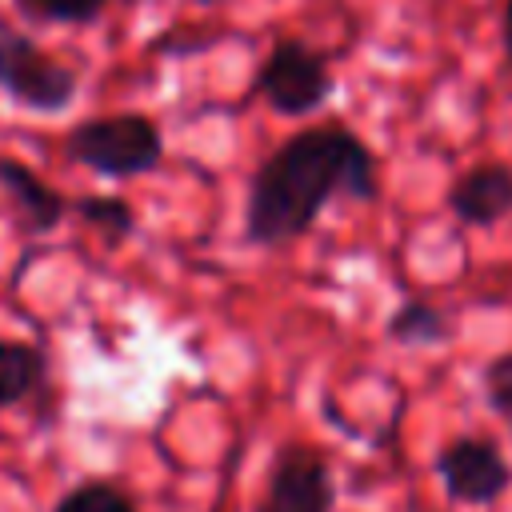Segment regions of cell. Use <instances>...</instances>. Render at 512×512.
Wrapping results in <instances>:
<instances>
[{"label": "cell", "instance_id": "obj_1", "mask_svg": "<svg viewBox=\"0 0 512 512\" xmlns=\"http://www.w3.org/2000/svg\"><path fill=\"white\" fill-rule=\"evenodd\" d=\"M376 192V152L344 120H324L300 128L260 160L248 184L244 236L252 244H284L304 236L336 196L376 200Z\"/></svg>", "mask_w": 512, "mask_h": 512}, {"label": "cell", "instance_id": "obj_2", "mask_svg": "<svg viewBox=\"0 0 512 512\" xmlns=\"http://www.w3.org/2000/svg\"><path fill=\"white\" fill-rule=\"evenodd\" d=\"M64 152L68 160L84 164L96 176L132 180L164 160V136L160 124L144 112H112V116H88L76 128H68Z\"/></svg>", "mask_w": 512, "mask_h": 512}, {"label": "cell", "instance_id": "obj_3", "mask_svg": "<svg viewBox=\"0 0 512 512\" xmlns=\"http://www.w3.org/2000/svg\"><path fill=\"white\" fill-rule=\"evenodd\" d=\"M0 92L16 108L56 116L72 108L80 92V72L68 60L40 48L12 20H0Z\"/></svg>", "mask_w": 512, "mask_h": 512}, {"label": "cell", "instance_id": "obj_4", "mask_svg": "<svg viewBox=\"0 0 512 512\" xmlns=\"http://www.w3.org/2000/svg\"><path fill=\"white\" fill-rule=\"evenodd\" d=\"M336 80L328 68V52L312 48L300 36H280L256 68L252 92L276 116H308L328 104Z\"/></svg>", "mask_w": 512, "mask_h": 512}, {"label": "cell", "instance_id": "obj_5", "mask_svg": "<svg viewBox=\"0 0 512 512\" xmlns=\"http://www.w3.org/2000/svg\"><path fill=\"white\" fill-rule=\"evenodd\" d=\"M336 484L328 460L312 444H284L268 468L256 512H332Z\"/></svg>", "mask_w": 512, "mask_h": 512}, {"label": "cell", "instance_id": "obj_6", "mask_svg": "<svg viewBox=\"0 0 512 512\" xmlns=\"http://www.w3.org/2000/svg\"><path fill=\"white\" fill-rule=\"evenodd\" d=\"M448 500L456 504H492L508 492L512 468L500 448L484 436H452L432 460Z\"/></svg>", "mask_w": 512, "mask_h": 512}, {"label": "cell", "instance_id": "obj_7", "mask_svg": "<svg viewBox=\"0 0 512 512\" xmlns=\"http://www.w3.org/2000/svg\"><path fill=\"white\" fill-rule=\"evenodd\" d=\"M448 208L460 224H472V228L508 220L512 216V164H500V160L472 164L448 188Z\"/></svg>", "mask_w": 512, "mask_h": 512}, {"label": "cell", "instance_id": "obj_8", "mask_svg": "<svg viewBox=\"0 0 512 512\" xmlns=\"http://www.w3.org/2000/svg\"><path fill=\"white\" fill-rule=\"evenodd\" d=\"M0 192L12 200L16 208V224L28 232V236H40V232H52L64 216H68V200L60 188H52L48 180H40L24 160L16 156H0Z\"/></svg>", "mask_w": 512, "mask_h": 512}, {"label": "cell", "instance_id": "obj_9", "mask_svg": "<svg viewBox=\"0 0 512 512\" xmlns=\"http://www.w3.org/2000/svg\"><path fill=\"white\" fill-rule=\"evenodd\" d=\"M40 380H44V352L32 348L28 340L0 336V408H12L24 396H32Z\"/></svg>", "mask_w": 512, "mask_h": 512}, {"label": "cell", "instance_id": "obj_10", "mask_svg": "<svg viewBox=\"0 0 512 512\" xmlns=\"http://www.w3.org/2000/svg\"><path fill=\"white\" fill-rule=\"evenodd\" d=\"M388 336L404 348H428V344L448 340V320L428 300H404L388 320Z\"/></svg>", "mask_w": 512, "mask_h": 512}, {"label": "cell", "instance_id": "obj_11", "mask_svg": "<svg viewBox=\"0 0 512 512\" xmlns=\"http://www.w3.org/2000/svg\"><path fill=\"white\" fill-rule=\"evenodd\" d=\"M72 212H76L84 224L100 228L112 244L136 232V212H132V204L120 200V196H80V200L72 204Z\"/></svg>", "mask_w": 512, "mask_h": 512}, {"label": "cell", "instance_id": "obj_12", "mask_svg": "<svg viewBox=\"0 0 512 512\" xmlns=\"http://www.w3.org/2000/svg\"><path fill=\"white\" fill-rule=\"evenodd\" d=\"M32 24H96L112 0H12Z\"/></svg>", "mask_w": 512, "mask_h": 512}, {"label": "cell", "instance_id": "obj_13", "mask_svg": "<svg viewBox=\"0 0 512 512\" xmlns=\"http://www.w3.org/2000/svg\"><path fill=\"white\" fill-rule=\"evenodd\" d=\"M52 512H136V504L124 488H116L108 480H88V484H76L72 492H64Z\"/></svg>", "mask_w": 512, "mask_h": 512}, {"label": "cell", "instance_id": "obj_14", "mask_svg": "<svg viewBox=\"0 0 512 512\" xmlns=\"http://www.w3.org/2000/svg\"><path fill=\"white\" fill-rule=\"evenodd\" d=\"M484 396L488 404L512 420V352L496 356L488 368H484Z\"/></svg>", "mask_w": 512, "mask_h": 512}, {"label": "cell", "instance_id": "obj_15", "mask_svg": "<svg viewBox=\"0 0 512 512\" xmlns=\"http://www.w3.org/2000/svg\"><path fill=\"white\" fill-rule=\"evenodd\" d=\"M500 40H504V60L512 68V0H504V20H500Z\"/></svg>", "mask_w": 512, "mask_h": 512}]
</instances>
